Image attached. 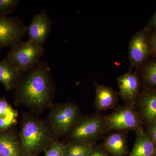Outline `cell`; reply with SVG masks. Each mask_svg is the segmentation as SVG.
Returning <instances> with one entry per match:
<instances>
[{
    "label": "cell",
    "instance_id": "8992f818",
    "mask_svg": "<svg viewBox=\"0 0 156 156\" xmlns=\"http://www.w3.org/2000/svg\"><path fill=\"white\" fill-rule=\"evenodd\" d=\"M106 133L131 130L135 133L144 130L135 105H125L116 108L111 114L105 115Z\"/></svg>",
    "mask_w": 156,
    "mask_h": 156
},
{
    "label": "cell",
    "instance_id": "7402d4cb",
    "mask_svg": "<svg viewBox=\"0 0 156 156\" xmlns=\"http://www.w3.org/2000/svg\"><path fill=\"white\" fill-rule=\"evenodd\" d=\"M17 116H0V131L5 130L17 123Z\"/></svg>",
    "mask_w": 156,
    "mask_h": 156
},
{
    "label": "cell",
    "instance_id": "3957f363",
    "mask_svg": "<svg viewBox=\"0 0 156 156\" xmlns=\"http://www.w3.org/2000/svg\"><path fill=\"white\" fill-rule=\"evenodd\" d=\"M105 134V115L98 112L81 115L64 140L66 144L75 142L95 144V140Z\"/></svg>",
    "mask_w": 156,
    "mask_h": 156
},
{
    "label": "cell",
    "instance_id": "d4e9b609",
    "mask_svg": "<svg viewBox=\"0 0 156 156\" xmlns=\"http://www.w3.org/2000/svg\"><path fill=\"white\" fill-rule=\"evenodd\" d=\"M145 130L156 144V122L148 126Z\"/></svg>",
    "mask_w": 156,
    "mask_h": 156
},
{
    "label": "cell",
    "instance_id": "cb8c5ba5",
    "mask_svg": "<svg viewBox=\"0 0 156 156\" xmlns=\"http://www.w3.org/2000/svg\"><path fill=\"white\" fill-rule=\"evenodd\" d=\"M89 156H110L105 151L102 146L95 145Z\"/></svg>",
    "mask_w": 156,
    "mask_h": 156
},
{
    "label": "cell",
    "instance_id": "ffe728a7",
    "mask_svg": "<svg viewBox=\"0 0 156 156\" xmlns=\"http://www.w3.org/2000/svg\"><path fill=\"white\" fill-rule=\"evenodd\" d=\"M10 115L18 116L17 111L11 106L5 96L0 98V116Z\"/></svg>",
    "mask_w": 156,
    "mask_h": 156
},
{
    "label": "cell",
    "instance_id": "5b68a950",
    "mask_svg": "<svg viewBox=\"0 0 156 156\" xmlns=\"http://www.w3.org/2000/svg\"><path fill=\"white\" fill-rule=\"evenodd\" d=\"M44 52V46L27 40L12 47L5 58L23 74L41 61Z\"/></svg>",
    "mask_w": 156,
    "mask_h": 156
},
{
    "label": "cell",
    "instance_id": "5bb4252c",
    "mask_svg": "<svg viewBox=\"0 0 156 156\" xmlns=\"http://www.w3.org/2000/svg\"><path fill=\"white\" fill-rule=\"evenodd\" d=\"M128 131H113L107 136L104 141L102 147L110 156H126L128 154Z\"/></svg>",
    "mask_w": 156,
    "mask_h": 156
},
{
    "label": "cell",
    "instance_id": "4fadbf2b",
    "mask_svg": "<svg viewBox=\"0 0 156 156\" xmlns=\"http://www.w3.org/2000/svg\"><path fill=\"white\" fill-rule=\"evenodd\" d=\"M95 98L94 106L96 112L115 108L119 93L111 87L100 85L94 81Z\"/></svg>",
    "mask_w": 156,
    "mask_h": 156
},
{
    "label": "cell",
    "instance_id": "ba28073f",
    "mask_svg": "<svg viewBox=\"0 0 156 156\" xmlns=\"http://www.w3.org/2000/svg\"><path fill=\"white\" fill-rule=\"evenodd\" d=\"M150 34L151 30L145 27L134 34L129 43V60L131 65L138 69L151 57Z\"/></svg>",
    "mask_w": 156,
    "mask_h": 156
},
{
    "label": "cell",
    "instance_id": "7c38bea8",
    "mask_svg": "<svg viewBox=\"0 0 156 156\" xmlns=\"http://www.w3.org/2000/svg\"><path fill=\"white\" fill-rule=\"evenodd\" d=\"M0 156H26L16 125L0 131Z\"/></svg>",
    "mask_w": 156,
    "mask_h": 156
},
{
    "label": "cell",
    "instance_id": "8fae6325",
    "mask_svg": "<svg viewBox=\"0 0 156 156\" xmlns=\"http://www.w3.org/2000/svg\"><path fill=\"white\" fill-rule=\"evenodd\" d=\"M52 20L46 10H43L34 16L30 24L27 26L28 40L44 46L52 31Z\"/></svg>",
    "mask_w": 156,
    "mask_h": 156
},
{
    "label": "cell",
    "instance_id": "9c48e42d",
    "mask_svg": "<svg viewBox=\"0 0 156 156\" xmlns=\"http://www.w3.org/2000/svg\"><path fill=\"white\" fill-rule=\"evenodd\" d=\"M135 107L143 126L147 128L156 122V88L143 87Z\"/></svg>",
    "mask_w": 156,
    "mask_h": 156
},
{
    "label": "cell",
    "instance_id": "30bf717a",
    "mask_svg": "<svg viewBox=\"0 0 156 156\" xmlns=\"http://www.w3.org/2000/svg\"><path fill=\"white\" fill-rule=\"evenodd\" d=\"M119 95L126 105H135L140 93L141 81L139 73L131 70L119 76L117 79Z\"/></svg>",
    "mask_w": 156,
    "mask_h": 156
},
{
    "label": "cell",
    "instance_id": "277c9868",
    "mask_svg": "<svg viewBox=\"0 0 156 156\" xmlns=\"http://www.w3.org/2000/svg\"><path fill=\"white\" fill-rule=\"evenodd\" d=\"M46 120L58 138L66 136L81 115L80 106L74 102L53 103Z\"/></svg>",
    "mask_w": 156,
    "mask_h": 156
},
{
    "label": "cell",
    "instance_id": "7a4b0ae2",
    "mask_svg": "<svg viewBox=\"0 0 156 156\" xmlns=\"http://www.w3.org/2000/svg\"><path fill=\"white\" fill-rule=\"evenodd\" d=\"M20 122V134L26 156H39L59 141L47 120L38 115L24 112Z\"/></svg>",
    "mask_w": 156,
    "mask_h": 156
},
{
    "label": "cell",
    "instance_id": "52a82bcc",
    "mask_svg": "<svg viewBox=\"0 0 156 156\" xmlns=\"http://www.w3.org/2000/svg\"><path fill=\"white\" fill-rule=\"evenodd\" d=\"M27 26L18 17L0 14V50L11 48L22 42L27 33Z\"/></svg>",
    "mask_w": 156,
    "mask_h": 156
},
{
    "label": "cell",
    "instance_id": "4316f807",
    "mask_svg": "<svg viewBox=\"0 0 156 156\" xmlns=\"http://www.w3.org/2000/svg\"><path fill=\"white\" fill-rule=\"evenodd\" d=\"M154 156H156V148L155 150V151L154 154Z\"/></svg>",
    "mask_w": 156,
    "mask_h": 156
},
{
    "label": "cell",
    "instance_id": "d6986e66",
    "mask_svg": "<svg viewBox=\"0 0 156 156\" xmlns=\"http://www.w3.org/2000/svg\"><path fill=\"white\" fill-rule=\"evenodd\" d=\"M65 145V140L55 143L45 151V156H63Z\"/></svg>",
    "mask_w": 156,
    "mask_h": 156
},
{
    "label": "cell",
    "instance_id": "484cf974",
    "mask_svg": "<svg viewBox=\"0 0 156 156\" xmlns=\"http://www.w3.org/2000/svg\"><path fill=\"white\" fill-rule=\"evenodd\" d=\"M145 27L150 30L156 31V10Z\"/></svg>",
    "mask_w": 156,
    "mask_h": 156
},
{
    "label": "cell",
    "instance_id": "9a60e30c",
    "mask_svg": "<svg viewBox=\"0 0 156 156\" xmlns=\"http://www.w3.org/2000/svg\"><path fill=\"white\" fill-rule=\"evenodd\" d=\"M23 74L5 57L0 61V83L7 91L15 89Z\"/></svg>",
    "mask_w": 156,
    "mask_h": 156
},
{
    "label": "cell",
    "instance_id": "603a6c76",
    "mask_svg": "<svg viewBox=\"0 0 156 156\" xmlns=\"http://www.w3.org/2000/svg\"><path fill=\"white\" fill-rule=\"evenodd\" d=\"M150 46L151 56L156 58V31L151 30L150 35Z\"/></svg>",
    "mask_w": 156,
    "mask_h": 156
},
{
    "label": "cell",
    "instance_id": "ac0fdd59",
    "mask_svg": "<svg viewBox=\"0 0 156 156\" xmlns=\"http://www.w3.org/2000/svg\"><path fill=\"white\" fill-rule=\"evenodd\" d=\"M95 144L81 142L66 143L63 156H89Z\"/></svg>",
    "mask_w": 156,
    "mask_h": 156
},
{
    "label": "cell",
    "instance_id": "e0dca14e",
    "mask_svg": "<svg viewBox=\"0 0 156 156\" xmlns=\"http://www.w3.org/2000/svg\"><path fill=\"white\" fill-rule=\"evenodd\" d=\"M139 70L143 87L156 88V58L151 56Z\"/></svg>",
    "mask_w": 156,
    "mask_h": 156
},
{
    "label": "cell",
    "instance_id": "6da1fadb",
    "mask_svg": "<svg viewBox=\"0 0 156 156\" xmlns=\"http://www.w3.org/2000/svg\"><path fill=\"white\" fill-rule=\"evenodd\" d=\"M56 89L51 68L40 61L20 79L13 97L14 106L27 108L39 115L53 105Z\"/></svg>",
    "mask_w": 156,
    "mask_h": 156
},
{
    "label": "cell",
    "instance_id": "2e32d148",
    "mask_svg": "<svg viewBox=\"0 0 156 156\" xmlns=\"http://www.w3.org/2000/svg\"><path fill=\"white\" fill-rule=\"evenodd\" d=\"M134 147L128 156H154L156 144L145 130L137 132Z\"/></svg>",
    "mask_w": 156,
    "mask_h": 156
},
{
    "label": "cell",
    "instance_id": "44dd1931",
    "mask_svg": "<svg viewBox=\"0 0 156 156\" xmlns=\"http://www.w3.org/2000/svg\"><path fill=\"white\" fill-rule=\"evenodd\" d=\"M20 1L18 0H0V14H8L15 11Z\"/></svg>",
    "mask_w": 156,
    "mask_h": 156
}]
</instances>
